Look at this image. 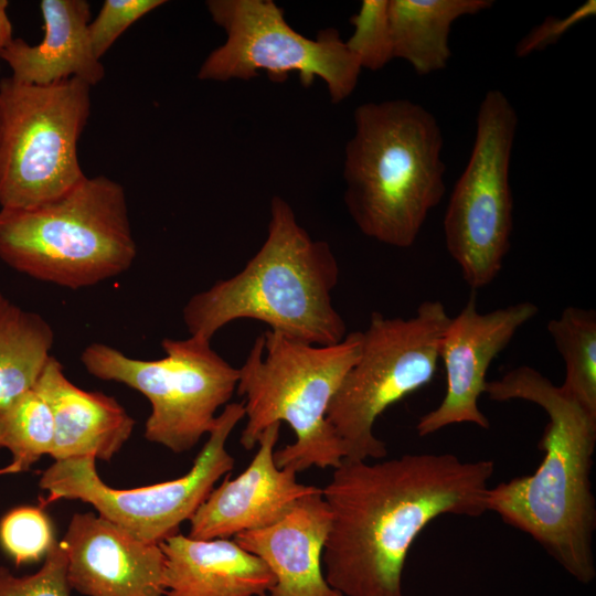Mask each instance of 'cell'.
Wrapping results in <instances>:
<instances>
[{
    "instance_id": "cell-1",
    "label": "cell",
    "mask_w": 596,
    "mask_h": 596,
    "mask_svg": "<svg viewBox=\"0 0 596 596\" xmlns=\"http://www.w3.org/2000/svg\"><path fill=\"white\" fill-rule=\"evenodd\" d=\"M492 460L406 454L369 462L343 459L322 496L331 528L322 555L327 583L342 596H404L411 546L444 514L487 512Z\"/></svg>"
},
{
    "instance_id": "cell-2",
    "label": "cell",
    "mask_w": 596,
    "mask_h": 596,
    "mask_svg": "<svg viewBox=\"0 0 596 596\" xmlns=\"http://www.w3.org/2000/svg\"><path fill=\"white\" fill-rule=\"evenodd\" d=\"M485 393L493 401L534 403L549 418L539 441L544 453L541 465L530 476L490 487L487 511L532 536L577 582L592 583L596 576V501L590 481L596 415L528 365L487 381Z\"/></svg>"
},
{
    "instance_id": "cell-3",
    "label": "cell",
    "mask_w": 596,
    "mask_h": 596,
    "mask_svg": "<svg viewBox=\"0 0 596 596\" xmlns=\"http://www.w3.org/2000/svg\"><path fill=\"white\" fill-rule=\"evenodd\" d=\"M339 273L330 245L313 240L290 204L273 196L260 248L237 274L190 297L182 318L190 336L207 340L235 320L253 319L296 341L336 344L348 334L332 302Z\"/></svg>"
},
{
    "instance_id": "cell-4",
    "label": "cell",
    "mask_w": 596,
    "mask_h": 596,
    "mask_svg": "<svg viewBox=\"0 0 596 596\" xmlns=\"http://www.w3.org/2000/svg\"><path fill=\"white\" fill-rule=\"evenodd\" d=\"M354 125L344 151L347 210L363 235L411 247L446 191L441 128L408 99L364 103Z\"/></svg>"
},
{
    "instance_id": "cell-5",
    "label": "cell",
    "mask_w": 596,
    "mask_h": 596,
    "mask_svg": "<svg viewBox=\"0 0 596 596\" xmlns=\"http://www.w3.org/2000/svg\"><path fill=\"white\" fill-rule=\"evenodd\" d=\"M361 344V331L331 345L304 343L269 329L259 334L238 368L236 393L244 397L246 418L241 445L251 450L268 426L287 423L295 440L275 450L279 468H337L345 454L327 412Z\"/></svg>"
},
{
    "instance_id": "cell-6",
    "label": "cell",
    "mask_w": 596,
    "mask_h": 596,
    "mask_svg": "<svg viewBox=\"0 0 596 596\" xmlns=\"http://www.w3.org/2000/svg\"><path fill=\"white\" fill-rule=\"evenodd\" d=\"M136 256L125 190L105 175H86L39 206L0 209V258L34 279L86 288L125 273Z\"/></svg>"
},
{
    "instance_id": "cell-7",
    "label": "cell",
    "mask_w": 596,
    "mask_h": 596,
    "mask_svg": "<svg viewBox=\"0 0 596 596\" xmlns=\"http://www.w3.org/2000/svg\"><path fill=\"white\" fill-rule=\"evenodd\" d=\"M450 318L439 300L423 301L409 318L371 313L361 331L359 359L327 412L343 445L344 459H383L387 455L385 444L374 435V424L390 406L434 379Z\"/></svg>"
},
{
    "instance_id": "cell-8",
    "label": "cell",
    "mask_w": 596,
    "mask_h": 596,
    "mask_svg": "<svg viewBox=\"0 0 596 596\" xmlns=\"http://www.w3.org/2000/svg\"><path fill=\"white\" fill-rule=\"evenodd\" d=\"M91 87L75 77L49 85L1 79V207L42 205L86 177L77 142L91 114Z\"/></svg>"
},
{
    "instance_id": "cell-9",
    "label": "cell",
    "mask_w": 596,
    "mask_h": 596,
    "mask_svg": "<svg viewBox=\"0 0 596 596\" xmlns=\"http://www.w3.org/2000/svg\"><path fill=\"white\" fill-rule=\"evenodd\" d=\"M161 347L164 356L142 360L93 342L82 351L81 362L91 375L141 393L151 406L145 438L181 454L213 429L216 412L236 392L238 368L201 337L166 338Z\"/></svg>"
},
{
    "instance_id": "cell-10",
    "label": "cell",
    "mask_w": 596,
    "mask_h": 596,
    "mask_svg": "<svg viewBox=\"0 0 596 596\" xmlns=\"http://www.w3.org/2000/svg\"><path fill=\"white\" fill-rule=\"evenodd\" d=\"M517 127L518 114L507 95L488 91L478 108L470 158L445 212L447 252L473 291L497 278L511 246L509 170Z\"/></svg>"
},
{
    "instance_id": "cell-11",
    "label": "cell",
    "mask_w": 596,
    "mask_h": 596,
    "mask_svg": "<svg viewBox=\"0 0 596 596\" xmlns=\"http://www.w3.org/2000/svg\"><path fill=\"white\" fill-rule=\"evenodd\" d=\"M245 418L242 402L228 403L217 415L215 426L183 476L155 485L116 489L105 483L92 457L54 461L40 477V489L47 492L42 504L78 500L132 536L160 544L179 532L204 502L217 481L234 468L226 444L235 426Z\"/></svg>"
},
{
    "instance_id": "cell-12",
    "label": "cell",
    "mask_w": 596,
    "mask_h": 596,
    "mask_svg": "<svg viewBox=\"0 0 596 596\" xmlns=\"http://www.w3.org/2000/svg\"><path fill=\"white\" fill-rule=\"evenodd\" d=\"M206 8L225 34L198 72L202 81L251 79L265 71L283 83L298 73L302 86L322 79L333 104L349 97L362 70L358 58L330 28L309 39L292 29L273 0H210Z\"/></svg>"
},
{
    "instance_id": "cell-13",
    "label": "cell",
    "mask_w": 596,
    "mask_h": 596,
    "mask_svg": "<svg viewBox=\"0 0 596 596\" xmlns=\"http://www.w3.org/2000/svg\"><path fill=\"white\" fill-rule=\"evenodd\" d=\"M538 312L539 307L530 301L481 312L471 291L462 309L450 318L443 336L439 360L446 371V393L436 408L419 418L416 425L419 436L462 423L489 428V419L479 408L488 369L519 329Z\"/></svg>"
},
{
    "instance_id": "cell-14",
    "label": "cell",
    "mask_w": 596,
    "mask_h": 596,
    "mask_svg": "<svg viewBox=\"0 0 596 596\" xmlns=\"http://www.w3.org/2000/svg\"><path fill=\"white\" fill-rule=\"evenodd\" d=\"M62 544L72 589L84 596H164L160 544L141 541L97 513L72 515Z\"/></svg>"
},
{
    "instance_id": "cell-15",
    "label": "cell",
    "mask_w": 596,
    "mask_h": 596,
    "mask_svg": "<svg viewBox=\"0 0 596 596\" xmlns=\"http://www.w3.org/2000/svg\"><path fill=\"white\" fill-rule=\"evenodd\" d=\"M280 425L275 423L264 430L244 471L234 479L226 477L214 487L189 520V536L230 539L268 526L297 501L321 489L298 482L296 470L276 465L274 454Z\"/></svg>"
},
{
    "instance_id": "cell-16",
    "label": "cell",
    "mask_w": 596,
    "mask_h": 596,
    "mask_svg": "<svg viewBox=\"0 0 596 596\" xmlns=\"http://www.w3.org/2000/svg\"><path fill=\"white\" fill-rule=\"evenodd\" d=\"M331 519L320 489L297 501L275 523L241 532L233 540L269 567L276 579L270 596H342L327 583L322 567Z\"/></svg>"
},
{
    "instance_id": "cell-17",
    "label": "cell",
    "mask_w": 596,
    "mask_h": 596,
    "mask_svg": "<svg viewBox=\"0 0 596 596\" xmlns=\"http://www.w3.org/2000/svg\"><path fill=\"white\" fill-rule=\"evenodd\" d=\"M33 389L53 415L54 461L78 457L109 461L132 434L135 419L115 397L75 385L53 355Z\"/></svg>"
},
{
    "instance_id": "cell-18",
    "label": "cell",
    "mask_w": 596,
    "mask_h": 596,
    "mask_svg": "<svg viewBox=\"0 0 596 596\" xmlns=\"http://www.w3.org/2000/svg\"><path fill=\"white\" fill-rule=\"evenodd\" d=\"M44 35L30 45L13 39L1 51L0 58L9 65L17 82L49 85L72 77L97 85L105 76L102 61L93 53L87 28L89 3L85 0H42Z\"/></svg>"
},
{
    "instance_id": "cell-19",
    "label": "cell",
    "mask_w": 596,
    "mask_h": 596,
    "mask_svg": "<svg viewBox=\"0 0 596 596\" xmlns=\"http://www.w3.org/2000/svg\"><path fill=\"white\" fill-rule=\"evenodd\" d=\"M160 546L164 596H262L276 583L259 557L231 539L199 540L178 532Z\"/></svg>"
},
{
    "instance_id": "cell-20",
    "label": "cell",
    "mask_w": 596,
    "mask_h": 596,
    "mask_svg": "<svg viewBox=\"0 0 596 596\" xmlns=\"http://www.w3.org/2000/svg\"><path fill=\"white\" fill-rule=\"evenodd\" d=\"M493 3L492 0H389L394 58L406 61L418 75L444 70L451 57L453 23Z\"/></svg>"
},
{
    "instance_id": "cell-21",
    "label": "cell",
    "mask_w": 596,
    "mask_h": 596,
    "mask_svg": "<svg viewBox=\"0 0 596 596\" xmlns=\"http://www.w3.org/2000/svg\"><path fill=\"white\" fill-rule=\"evenodd\" d=\"M53 343L51 324L0 290V409L35 386Z\"/></svg>"
},
{
    "instance_id": "cell-22",
    "label": "cell",
    "mask_w": 596,
    "mask_h": 596,
    "mask_svg": "<svg viewBox=\"0 0 596 596\" xmlns=\"http://www.w3.org/2000/svg\"><path fill=\"white\" fill-rule=\"evenodd\" d=\"M547 330L565 363L560 387L590 414L596 415V312L566 307L551 319Z\"/></svg>"
},
{
    "instance_id": "cell-23",
    "label": "cell",
    "mask_w": 596,
    "mask_h": 596,
    "mask_svg": "<svg viewBox=\"0 0 596 596\" xmlns=\"http://www.w3.org/2000/svg\"><path fill=\"white\" fill-rule=\"evenodd\" d=\"M54 421L50 406L30 390L0 409V449L12 456L10 473L29 470L43 456L51 454Z\"/></svg>"
},
{
    "instance_id": "cell-24",
    "label": "cell",
    "mask_w": 596,
    "mask_h": 596,
    "mask_svg": "<svg viewBox=\"0 0 596 596\" xmlns=\"http://www.w3.org/2000/svg\"><path fill=\"white\" fill-rule=\"evenodd\" d=\"M55 539L42 507L20 505L0 520V546L17 566L45 556Z\"/></svg>"
},
{
    "instance_id": "cell-25",
    "label": "cell",
    "mask_w": 596,
    "mask_h": 596,
    "mask_svg": "<svg viewBox=\"0 0 596 596\" xmlns=\"http://www.w3.org/2000/svg\"><path fill=\"white\" fill-rule=\"evenodd\" d=\"M350 23L354 31L345 45L362 68L377 71L394 58L389 0L362 1L359 11L350 18Z\"/></svg>"
},
{
    "instance_id": "cell-26",
    "label": "cell",
    "mask_w": 596,
    "mask_h": 596,
    "mask_svg": "<svg viewBox=\"0 0 596 596\" xmlns=\"http://www.w3.org/2000/svg\"><path fill=\"white\" fill-rule=\"evenodd\" d=\"M67 557L61 541H54L39 571L15 576L0 566V596H71Z\"/></svg>"
},
{
    "instance_id": "cell-27",
    "label": "cell",
    "mask_w": 596,
    "mask_h": 596,
    "mask_svg": "<svg viewBox=\"0 0 596 596\" xmlns=\"http://www.w3.org/2000/svg\"><path fill=\"white\" fill-rule=\"evenodd\" d=\"M163 0H105L87 33L95 56L102 57L135 22L164 4Z\"/></svg>"
},
{
    "instance_id": "cell-28",
    "label": "cell",
    "mask_w": 596,
    "mask_h": 596,
    "mask_svg": "<svg viewBox=\"0 0 596 596\" xmlns=\"http://www.w3.org/2000/svg\"><path fill=\"white\" fill-rule=\"evenodd\" d=\"M596 14V1L587 0L565 18L547 17L523 36L515 46V55L524 57L556 43L574 25Z\"/></svg>"
},
{
    "instance_id": "cell-29",
    "label": "cell",
    "mask_w": 596,
    "mask_h": 596,
    "mask_svg": "<svg viewBox=\"0 0 596 596\" xmlns=\"http://www.w3.org/2000/svg\"><path fill=\"white\" fill-rule=\"evenodd\" d=\"M8 1L0 0V51L6 49L13 40L12 24L7 13Z\"/></svg>"
},
{
    "instance_id": "cell-30",
    "label": "cell",
    "mask_w": 596,
    "mask_h": 596,
    "mask_svg": "<svg viewBox=\"0 0 596 596\" xmlns=\"http://www.w3.org/2000/svg\"><path fill=\"white\" fill-rule=\"evenodd\" d=\"M0 475H9L7 467L0 469Z\"/></svg>"
},
{
    "instance_id": "cell-31",
    "label": "cell",
    "mask_w": 596,
    "mask_h": 596,
    "mask_svg": "<svg viewBox=\"0 0 596 596\" xmlns=\"http://www.w3.org/2000/svg\"><path fill=\"white\" fill-rule=\"evenodd\" d=\"M262 596H270L269 594H265V595H262Z\"/></svg>"
},
{
    "instance_id": "cell-32",
    "label": "cell",
    "mask_w": 596,
    "mask_h": 596,
    "mask_svg": "<svg viewBox=\"0 0 596 596\" xmlns=\"http://www.w3.org/2000/svg\"><path fill=\"white\" fill-rule=\"evenodd\" d=\"M0 55H1V51H0Z\"/></svg>"
}]
</instances>
